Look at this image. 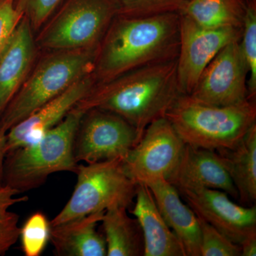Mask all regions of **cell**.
<instances>
[{"label": "cell", "mask_w": 256, "mask_h": 256, "mask_svg": "<svg viewBox=\"0 0 256 256\" xmlns=\"http://www.w3.org/2000/svg\"><path fill=\"white\" fill-rule=\"evenodd\" d=\"M180 26L178 13L144 18L118 14L98 50L92 73L96 84L178 58Z\"/></svg>", "instance_id": "obj_1"}, {"label": "cell", "mask_w": 256, "mask_h": 256, "mask_svg": "<svg viewBox=\"0 0 256 256\" xmlns=\"http://www.w3.org/2000/svg\"><path fill=\"white\" fill-rule=\"evenodd\" d=\"M176 64L178 58L151 64L98 82L76 108L84 112L99 108L118 114L136 128L141 138L146 128L164 117L182 95Z\"/></svg>", "instance_id": "obj_2"}, {"label": "cell", "mask_w": 256, "mask_h": 256, "mask_svg": "<svg viewBox=\"0 0 256 256\" xmlns=\"http://www.w3.org/2000/svg\"><path fill=\"white\" fill-rule=\"evenodd\" d=\"M185 144L220 151L235 148L256 124L255 100L238 105L202 104L182 94L165 114Z\"/></svg>", "instance_id": "obj_3"}, {"label": "cell", "mask_w": 256, "mask_h": 256, "mask_svg": "<svg viewBox=\"0 0 256 256\" xmlns=\"http://www.w3.org/2000/svg\"><path fill=\"white\" fill-rule=\"evenodd\" d=\"M84 114L75 106L38 140L6 153L3 185L21 194L40 188L54 173H76L78 164L74 158V140Z\"/></svg>", "instance_id": "obj_4"}, {"label": "cell", "mask_w": 256, "mask_h": 256, "mask_svg": "<svg viewBox=\"0 0 256 256\" xmlns=\"http://www.w3.org/2000/svg\"><path fill=\"white\" fill-rule=\"evenodd\" d=\"M38 64L0 116V130L6 134L85 76L92 73L98 50H56Z\"/></svg>", "instance_id": "obj_5"}, {"label": "cell", "mask_w": 256, "mask_h": 256, "mask_svg": "<svg viewBox=\"0 0 256 256\" xmlns=\"http://www.w3.org/2000/svg\"><path fill=\"white\" fill-rule=\"evenodd\" d=\"M77 182L72 196L50 220V226L106 210L114 206L132 207L138 184L126 174L122 160L78 164Z\"/></svg>", "instance_id": "obj_6"}, {"label": "cell", "mask_w": 256, "mask_h": 256, "mask_svg": "<svg viewBox=\"0 0 256 256\" xmlns=\"http://www.w3.org/2000/svg\"><path fill=\"white\" fill-rule=\"evenodd\" d=\"M118 14L116 0H66L40 34L38 43L54 50H98Z\"/></svg>", "instance_id": "obj_7"}, {"label": "cell", "mask_w": 256, "mask_h": 256, "mask_svg": "<svg viewBox=\"0 0 256 256\" xmlns=\"http://www.w3.org/2000/svg\"><path fill=\"white\" fill-rule=\"evenodd\" d=\"M140 140L136 128L124 118L110 111L90 109L84 112L76 132L74 160L78 164L124 160Z\"/></svg>", "instance_id": "obj_8"}, {"label": "cell", "mask_w": 256, "mask_h": 256, "mask_svg": "<svg viewBox=\"0 0 256 256\" xmlns=\"http://www.w3.org/2000/svg\"><path fill=\"white\" fill-rule=\"evenodd\" d=\"M185 146L166 118L154 120L122 160L124 172L137 184L158 178L168 180L180 162Z\"/></svg>", "instance_id": "obj_9"}, {"label": "cell", "mask_w": 256, "mask_h": 256, "mask_svg": "<svg viewBox=\"0 0 256 256\" xmlns=\"http://www.w3.org/2000/svg\"><path fill=\"white\" fill-rule=\"evenodd\" d=\"M242 28H202L180 14L176 75L182 94H191L204 70L218 52L230 42L240 40Z\"/></svg>", "instance_id": "obj_10"}, {"label": "cell", "mask_w": 256, "mask_h": 256, "mask_svg": "<svg viewBox=\"0 0 256 256\" xmlns=\"http://www.w3.org/2000/svg\"><path fill=\"white\" fill-rule=\"evenodd\" d=\"M248 76L240 40H235L224 46L207 66L188 96L208 105H238L250 100Z\"/></svg>", "instance_id": "obj_11"}, {"label": "cell", "mask_w": 256, "mask_h": 256, "mask_svg": "<svg viewBox=\"0 0 256 256\" xmlns=\"http://www.w3.org/2000/svg\"><path fill=\"white\" fill-rule=\"evenodd\" d=\"M197 216L239 246L256 235V207L234 203L228 194L213 188L178 192Z\"/></svg>", "instance_id": "obj_12"}, {"label": "cell", "mask_w": 256, "mask_h": 256, "mask_svg": "<svg viewBox=\"0 0 256 256\" xmlns=\"http://www.w3.org/2000/svg\"><path fill=\"white\" fill-rule=\"evenodd\" d=\"M95 84L92 74L82 77L26 118L15 124L6 133V153L38 140L47 131L62 122Z\"/></svg>", "instance_id": "obj_13"}, {"label": "cell", "mask_w": 256, "mask_h": 256, "mask_svg": "<svg viewBox=\"0 0 256 256\" xmlns=\"http://www.w3.org/2000/svg\"><path fill=\"white\" fill-rule=\"evenodd\" d=\"M178 192L213 188L234 198L238 194L218 152L186 144L174 172L168 180Z\"/></svg>", "instance_id": "obj_14"}, {"label": "cell", "mask_w": 256, "mask_h": 256, "mask_svg": "<svg viewBox=\"0 0 256 256\" xmlns=\"http://www.w3.org/2000/svg\"><path fill=\"white\" fill-rule=\"evenodd\" d=\"M144 184L150 190L160 213L180 240L186 256H201L198 216L188 204L184 203L178 190L164 178Z\"/></svg>", "instance_id": "obj_15"}, {"label": "cell", "mask_w": 256, "mask_h": 256, "mask_svg": "<svg viewBox=\"0 0 256 256\" xmlns=\"http://www.w3.org/2000/svg\"><path fill=\"white\" fill-rule=\"evenodd\" d=\"M35 47L33 30L24 16L0 56V116L28 78Z\"/></svg>", "instance_id": "obj_16"}, {"label": "cell", "mask_w": 256, "mask_h": 256, "mask_svg": "<svg viewBox=\"0 0 256 256\" xmlns=\"http://www.w3.org/2000/svg\"><path fill=\"white\" fill-rule=\"evenodd\" d=\"M129 212L142 229L144 256H186L182 245L166 224L146 184H138Z\"/></svg>", "instance_id": "obj_17"}, {"label": "cell", "mask_w": 256, "mask_h": 256, "mask_svg": "<svg viewBox=\"0 0 256 256\" xmlns=\"http://www.w3.org/2000/svg\"><path fill=\"white\" fill-rule=\"evenodd\" d=\"M104 212L50 226V240L60 256H106L105 237L97 230Z\"/></svg>", "instance_id": "obj_18"}, {"label": "cell", "mask_w": 256, "mask_h": 256, "mask_svg": "<svg viewBox=\"0 0 256 256\" xmlns=\"http://www.w3.org/2000/svg\"><path fill=\"white\" fill-rule=\"evenodd\" d=\"M217 152L223 156L240 204L254 206L256 200V124L233 149Z\"/></svg>", "instance_id": "obj_19"}, {"label": "cell", "mask_w": 256, "mask_h": 256, "mask_svg": "<svg viewBox=\"0 0 256 256\" xmlns=\"http://www.w3.org/2000/svg\"><path fill=\"white\" fill-rule=\"evenodd\" d=\"M128 208L114 206L104 212L100 223L107 256H144V239L139 222Z\"/></svg>", "instance_id": "obj_20"}, {"label": "cell", "mask_w": 256, "mask_h": 256, "mask_svg": "<svg viewBox=\"0 0 256 256\" xmlns=\"http://www.w3.org/2000/svg\"><path fill=\"white\" fill-rule=\"evenodd\" d=\"M246 9L244 0H190L180 14L202 28H242Z\"/></svg>", "instance_id": "obj_21"}, {"label": "cell", "mask_w": 256, "mask_h": 256, "mask_svg": "<svg viewBox=\"0 0 256 256\" xmlns=\"http://www.w3.org/2000/svg\"><path fill=\"white\" fill-rule=\"evenodd\" d=\"M240 46L248 72V90L250 100H255L256 94V6L255 0L247 4L242 25Z\"/></svg>", "instance_id": "obj_22"}, {"label": "cell", "mask_w": 256, "mask_h": 256, "mask_svg": "<svg viewBox=\"0 0 256 256\" xmlns=\"http://www.w3.org/2000/svg\"><path fill=\"white\" fill-rule=\"evenodd\" d=\"M50 224L46 215L36 212L21 227L20 238L26 256H40L50 242Z\"/></svg>", "instance_id": "obj_23"}, {"label": "cell", "mask_w": 256, "mask_h": 256, "mask_svg": "<svg viewBox=\"0 0 256 256\" xmlns=\"http://www.w3.org/2000/svg\"><path fill=\"white\" fill-rule=\"evenodd\" d=\"M190 0H116L118 14L144 18L166 13H180Z\"/></svg>", "instance_id": "obj_24"}, {"label": "cell", "mask_w": 256, "mask_h": 256, "mask_svg": "<svg viewBox=\"0 0 256 256\" xmlns=\"http://www.w3.org/2000/svg\"><path fill=\"white\" fill-rule=\"evenodd\" d=\"M201 232V256H240L242 250L238 244L218 232L214 227L198 216Z\"/></svg>", "instance_id": "obj_25"}, {"label": "cell", "mask_w": 256, "mask_h": 256, "mask_svg": "<svg viewBox=\"0 0 256 256\" xmlns=\"http://www.w3.org/2000/svg\"><path fill=\"white\" fill-rule=\"evenodd\" d=\"M64 0H15V5L28 20L32 30H38L58 9Z\"/></svg>", "instance_id": "obj_26"}, {"label": "cell", "mask_w": 256, "mask_h": 256, "mask_svg": "<svg viewBox=\"0 0 256 256\" xmlns=\"http://www.w3.org/2000/svg\"><path fill=\"white\" fill-rule=\"evenodd\" d=\"M23 18L15 0H0V56Z\"/></svg>", "instance_id": "obj_27"}, {"label": "cell", "mask_w": 256, "mask_h": 256, "mask_svg": "<svg viewBox=\"0 0 256 256\" xmlns=\"http://www.w3.org/2000/svg\"><path fill=\"white\" fill-rule=\"evenodd\" d=\"M18 222L20 216L14 212L0 220V256H4L20 238L21 227Z\"/></svg>", "instance_id": "obj_28"}, {"label": "cell", "mask_w": 256, "mask_h": 256, "mask_svg": "<svg viewBox=\"0 0 256 256\" xmlns=\"http://www.w3.org/2000/svg\"><path fill=\"white\" fill-rule=\"evenodd\" d=\"M20 193L8 186H0V220H4L11 214L10 207L16 204L28 201V196L18 197Z\"/></svg>", "instance_id": "obj_29"}, {"label": "cell", "mask_w": 256, "mask_h": 256, "mask_svg": "<svg viewBox=\"0 0 256 256\" xmlns=\"http://www.w3.org/2000/svg\"><path fill=\"white\" fill-rule=\"evenodd\" d=\"M242 256H256V235L252 236L244 240L240 245Z\"/></svg>", "instance_id": "obj_30"}, {"label": "cell", "mask_w": 256, "mask_h": 256, "mask_svg": "<svg viewBox=\"0 0 256 256\" xmlns=\"http://www.w3.org/2000/svg\"><path fill=\"white\" fill-rule=\"evenodd\" d=\"M6 154V134L0 130V186L3 185V166Z\"/></svg>", "instance_id": "obj_31"}]
</instances>
